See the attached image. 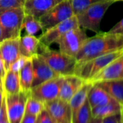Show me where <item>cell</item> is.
<instances>
[{
	"label": "cell",
	"mask_w": 123,
	"mask_h": 123,
	"mask_svg": "<svg viewBox=\"0 0 123 123\" xmlns=\"http://www.w3.org/2000/svg\"><path fill=\"white\" fill-rule=\"evenodd\" d=\"M25 14L24 7L0 10V22L3 29L4 41L20 37Z\"/></svg>",
	"instance_id": "5b68a950"
},
{
	"label": "cell",
	"mask_w": 123,
	"mask_h": 123,
	"mask_svg": "<svg viewBox=\"0 0 123 123\" xmlns=\"http://www.w3.org/2000/svg\"><path fill=\"white\" fill-rule=\"evenodd\" d=\"M123 107L116 100H113L110 103L94 107L92 109V116L93 118L101 119L119 114L122 112Z\"/></svg>",
	"instance_id": "44dd1931"
},
{
	"label": "cell",
	"mask_w": 123,
	"mask_h": 123,
	"mask_svg": "<svg viewBox=\"0 0 123 123\" xmlns=\"http://www.w3.org/2000/svg\"><path fill=\"white\" fill-rule=\"evenodd\" d=\"M69 0H63L39 18L43 32L74 16Z\"/></svg>",
	"instance_id": "8992f818"
},
{
	"label": "cell",
	"mask_w": 123,
	"mask_h": 123,
	"mask_svg": "<svg viewBox=\"0 0 123 123\" xmlns=\"http://www.w3.org/2000/svg\"><path fill=\"white\" fill-rule=\"evenodd\" d=\"M103 0H69L74 15L83 12L91 5Z\"/></svg>",
	"instance_id": "4316f807"
},
{
	"label": "cell",
	"mask_w": 123,
	"mask_h": 123,
	"mask_svg": "<svg viewBox=\"0 0 123 123\" xmlns=\"http://www.w3.org/2000/svg\"><path fill=\"white\" fill-rule=\"evenodd\" d=\"M32 63L33 79L31 88L36 87L49 80L60 76L43 59L40 54H36L31 57Z\"/></svg>",
	"instance_id": "8fae6325"
},
{
	"label": "cell",
	"mask_w": 123,
	"mask_h": 123,
	"mask_svg": "<svg viewBox=\"0 0 123 123\" xmlns=\"http://www.w3.org/2000/svg\"><path fill=\"white\" fill-rule=\"evenodd\" d=\"M0 123H9V120H8V117H6L5 118H4V119L0 122Z\"/></svg>",
	"instance_id": "74e56055"
},
{
	"label": "cell",
	"mask_w": 123,
	"mask_h": 123,
	"mask_svg": "<svg viewBox=\"0 0 123 123\" xmlns=\"http://www.w3.org/2000/svg\"><path fill=\"white\" fill-rule=\"evenodd\" d=\"M102 123H123V112L102 120Z\"/></svg>",
	"instance_id": "f546056e"
},
{
	"label": "cell",
	"mask_w": 123,
	"mask_h": 123,
	"mask_svg": "<svg viewBox=\"0 0 123 123\" xmlns=\"http://www.w3.org/2000/svg\"><path fill=\"white\" fill-rule=\"evenodd\" d=\"M123 78V54L112 62L98 74H97L90 81L92 83Z\"/></svg>",
	"instance_id": "5bb4252c"
},
{
	"label": "cell",
	"mask_w": 123,
	"mask_h": 123,
	"mask_svg": "<svg viewBox=\"0 0 123 123\" xmlns=\"http://www.w3.org/2000/svg\"><path fill=\"white\" fill-rule=\"evenodd\" d=\"M37 121L38 123H55L49 112L44 109L37 116Z\"/></svg>",
	"instance_id": "f1b7e54d"
},
{
	"label": "cell",
	"mask_w": 123,
	"mask_h": 123,
	"mask_svg": "<svg viewBox=\"0 0 123 123\" xmlns=\"http://www.w3.org/2000/svg\"><path fill=\"white\" fill-rule=\"evenodd\" d=\"M29 59V58H27V57H21L17 62H15L12 65V67H10L9 70H12L13 71H15V72H19V70L22 68V67L24 65V64L25 63V62L27 61V59Z\"/></svg>",
	"instance_id": "4dcf8cb0"
},
{
	"label": "cell",
	"mask_w": 123,
	"mask_h": 123,
	"mask_svg": "<svg viewBox=\"0 0 123 123\" xmlns=\"http://www.w3.org/2000/svg\"><path fill=\"white\" fill-rule=\"evenodd\" d=\"M64 76H58L49 80L30 91V96L43 103H46L58 98L60 89L63 82Z\"/></svg>",
	"instance_id": "9c48e42d"
},
{
	"label": "cell",
	"mask_w": 123,
	"mask_h": 123,
	"mask_svg": "<svg viewBox=\"0 0 123 123\" xmlns=\"http://www.w3.org/2000/svg\"><path fill=\"white\" fill-rule=\"evenodd\" d=\"M37 116L36 115L25 113L20 123H35V122L37 121Z\"/></svg>",
	"instance_id": "d6a6232c"
},
{
	"label": "cell",
	"mask_w": 123,
	"mask_h": 123,
	"mask_svg": "<svg viewBox=\"0 0 123 123\" xmlns=\"http://www.w3.org/2000/svg\"><path fill=\"white\" fill-rule=\"evenodd\" d=\"M35 123H37V121H36V122H35Z\"/></svg>",
	"instance_id": "60d3db41"
},
{
	"label": "cell",
	"mask_w": 123,
	"mask_h": 123,
	"mask_svg": "<svg viewBox=\"0 0 123 123\" xmlns=\"http://www.w3.org/2000/svg\"><path fill=\"white\" fill-rule=\"evenodd\" d=\"M78 27H79V25L77 18L76 15H74L65 21L43 32V34L39 38V41L41 44L45 46H50L51 44L56 43L67 31Z\"/></svg>",
	"instance_id": "30bf717a"
},
{
	"label": "cell",
	"mask_w": 123,
	"mask_h": 123,
	"mask_svg": "<svg viewBox=\"0 0 123 123\" xmlns=\"http://www.w3.org/2000/svg\"><path fill=\"white\" fill-rule=\"evenodd\" d=\"M120 49H123V36L99 32L85 41L75 58L78 64Z\"/></svg>",
	"instance_id": "6da1fadb"
},
{
	"label": "cell",
	"mask_w": 123,
	"mask_h": 123,
	"mask_svg": "<svg viewBox=\"0 0 123 123\" xmlns=\"http://www.w3.org/2000/svg\"><path fill=\"white\" fill-rule=\"evenodd\" d=\"M92 86V83L85 81L82 86L76 92V94L72 96V98L69 101L68 103L72 112V121L74 117L76 116V113L79 110V109L87 99V96Z\"/></svg>",
	"instance_id": "d6986e66"
},
{
	"label": "cell",
	"mask_w": 123,
	"mask_h": 123,
	"mask_svg": "<svg viewBox=\"0 0 123 123\" xmlns=\"http://www.w3.org/2000/svg\"><path fill=\"white\" fill-rule=\"evenodd\" d=\"M44 105L55 123H72V112L68 102L57 98Z\"/></svg>",
	"instance_id": "7c38bea8"
},
{
	"label": "cell",
	"mask_w": 123,
	"mask_h": 123,
	"mask_svg": "<svg viewBox=\"0 0 123 123\" xmlns=\"http://www.w3.org/2000/svg\"><path fill=\"white\" fill-rule=\"evenodd\" d=\"M92 117V108L86 99L73 119L72 123H89Z\"/></svg>",
	"instance_id": "d4e9b609"
},
{
	"label": "cell",
	"mask_w": 123,
	"mask_h": 123,
	"mask_svg": "<svg viewBox=\"0 0 123 123\" xmlns=\"http://www.w3.org/2000/svg\"><path fill=\"white\" fill-rule=\"evenodd\" d=\"M40 42L39 38L35 36L26 35L20 37L19 39V51L22 57L31 58L32 56L38 53Z\"/></svg>",
	"instance_id": "ffe728a7"
},
{
	"label": "cell",
	"mask_w": 123,
	"mask_h": 123,
	"mask_svg": "<svg viewBox=\"0 0 123 123\" xmlns=\"http://www.w3.org/2000/svg\"><path fill=\"white\" fill-rule=\"evenodd\" d=\"M3 87L6 94H14L19 92L21 90L19 72L7 70L3 79Z\"/></svg>",
	"instance_id": "603a6c76"
},
{
	"label": "cell",
	"mask_w": 123,
	"mask_h": 123,
	"mask_svg": "<svg viewBox=\"0 0 123 123\" xmlns=\"http://www.w3.org/2000/svg\"><path fill=\"white\" fill-rule=\"evenodd\" d=\"M25 0H0V10L23 7Z\"/></svg>",
	"instance_id": "83f0119b"
},
{
	"label": "cell",
	"mask_w": 123,
	"mask_h": 123,
	"mask_svg": "<svg viewBox=\"0 0 123 123\" xmlns=\"http://www.w3.org/2000/svg\"><path fill=\"white\" fill-rule=\"evenodd\" d=\"M29 96L30 92L22 91L14 94H5L7 117L9 123H20L25 112V105Z\"/></svg>",
	"instance_id": "ba28073f"
},
{
	"label": "cell",
	"mask_w": 123,
	"mask_h": 123,
	"mask_svg": "<svg viewBox=\"0 0 123 123\" xmlns=\"http://www.w3.org/2000/svg\"><path fill=\"white\" fill-rule=\"evenodd\" d=\"M87 38L83 28L78 27L67 31L56 43L59 46L60 51L75 57Z\"/></svg>",
	"instance_id": "52a82bcc"
},
{
	"label": "cell",
	"mask_w": 123,
	"mask_h": 123,
	"mask_svg": "<svg viewBox=\"0 0 123 123\" xmlns=\"http://www.w3.org/2000/svg\"><path fill=\"white\" fill-rule=\"evenodd\" d=\"M106 91L123 107V78L94 83Z\"/></svg>",
	"instance_id": "ac0fdd59"
},
{
	"label": "cell",
	"mask_w": 123,
	"mask_h": 123,
	"mask_svg": "<svg viewBox=\"0 0 123 123\" xmlns=\"http://www.w3.org/2000/svg\"><path fill=\"white\" fill-rule=\"evenodd\" d=\"M6 70L5 69L2 57H1V54H0V77L2 78V80L4 79V76L6 75Z\"/></svg>",
	"instance_id": "836d02e7"
},
{
	"label": "cell",
	"mask_w": 123,
	"mask_h": 123,
	"mask_svg": "<svg viewBox=\"0 0 123 123\" xmlns=\"http://www.w3.org/2000/svg\"><path fill=\"white\" fill-rule=\"evenodd\" d=\"M89 123H102V120L101 119H97V118H93L92 117V119L90 120Z\"/></svg>",
	"instance_id": "e575fe53"
},
{
	"label": "cell",
	"mask_w": 123,
	"mask_h": 123,
	"mask_svg": "<svg viewBox=\"0 0 123 123\" xmlns=\"http://www.w3.org/2000/svg\"><path fill=\"white\" fill-rule=\"evenodd\" d=\"M87 99L92 109L107 104L115 100L106 91L95 83H92V86L87 96Z\"/></svg>",
	"instance_id": "e0dca14e"
},
{
	"label": "cell",
	"mask_w": 123,
	"mask_h": 123,
	"mask_svg": "<svg viewBox=\"0 0 123 123\" xmlns=\"http://www.w3.org/2000/svg\"><path fill=\"white\" fill-rule=\"evenodd\" d=\"M44 109H45L44 103H43L42 101H40L36 99H34L30 96L26 102L25 113L38 116L39 114Z\"/></svg>",
	"instance_id": "484cf974"
},
{
	"label": "cell",
	"mask_w": 123,
	"mask_h": 123,
	"mask_svg": "<svg viewBox=\"0 0 123 123\" xmlns=\"http://www.w3.org/2000/svg\"><path fill=\"white\" fill-rule=\"evenodd\" d=\"M63 0H25L24 11L25 14H30L36 19L43 16Z\"/></svg>",
	"instance_id": "9a60e30c"
},
{
	"label": "cell",
	"mask_w": 123,
	"mask_h": 123,
	"mask_svg": "<svg viewBox=\"0 0 123 123\" xmlns=\"http://www.w3.org/2000/svg\"></svg>",
	"instance_id": "b9f144b4"
},
{
	"label": "cell",
	"mask_w": 123,
	"mask_h": 123,
	"mask_svg": "<svg viewBox=\"0 0 123 123\" xmlns=\"http://www.w3.org/2000/svg\"><path fill=\"white\" fill-rule=\"evenodd\" d=\"M20 90L25 92H30L33 79L32 63L31 58L27 59L24 65L19 71Z\"/></svg>",
	"instance_id": "7402d4cb"
},
{
	"label": "cell",
	"mask_w": 123,
	"mask_h": 123,
	"mask_svg": "<svg viewBox=\"0 0 123 123\" xmlns=\"http://www.w3.org/2000/svg\"><path fill=\"white\" fill-rule=\"evenodd\" d=\"M108 33L110 34L123 36V19L119 22H117L112 28H111V30L108 31Z\"/></svg>",
	"instance_id": "1f68e13d"
},
{
	"label": "cell",
	"mask_w": 123,
	"mask_h": 123,
	"mask_svg": "<svg viewBox=\"0 0 123 123\" xmlns=\"http://www.w3.org/2000/svg\"><path fill=\"white\" fill-rule=\"evenodd\" d=\"M115 2L113 0H103L95 3L76 15L80 28L99 33L100 22L108 8Z\"/></svg>",
	"instance_id": "277c9868"
},
{
	"label": "cell",
	"mask_w": 123,
	"mask_h": 123,
	"mask_svg": "<svg viewBox=\"0 0 123 123\" xmlns=\"http://www.w3.org/2000/svg\"><path fill=\"white\" fill-rule=\"evenodd\" d=\"M0 89L4 91V87H3V80L2 78L0 77Z\"/></svg>",
	"instance_id": "f35d334b"
},
{
	"label": "cell",
	"mask_w": 123,
	"mask_h": 123,
	"mask_svg": "<svg viewBox=\"0 0 123 123\" xmlns=\"http://www.w3.org/2000/svg\"><path fill=\"white\" fill-rule=\"evenodd\" d=\"M22 29H25L27 35L30 36H35L40 30H43L39 20L30 14H25L22 25Z\"/></svg>",
	"instance_id": "cb8c5ba5"
},
{
	"label": "cell",
	"mask_w": 123,
	"mask_h": 123,
	"mask_svg": "<svg viewBox=\"0 0 123 123\" xmlns=\"http://www.w3.org/2000/svg\"><path fill=\"white\" fill-rule=\"evenodd\" d=\"M4 41V37H3V29L0 22V43H1Z\"/></svg>",
	"instance_id": "d590c367"
},
{
	"label": "cell",
	"mask_w": 123,
	"mask_h": 123,
	"mask_svg": "<svg viewBox=\"0 0 123 123\" xmlns=\"http://www.w3.org/2000/svg\"><path fill=\"white\" fill-rule=\"evenodd\" d=\"M113 1H123V0H113Z\"/></svg>",
	"instance_id": "ab89813d"
},
{
	"label": "cell",
	"mask_w": 123,
	"mask_h": 123,
	"mask_svg": "<svg viewBox=\"0 0 123 123\" xmlns=\"http://www.w3.org/2000/svg\"><path fill=\"white\" fill-rule=\"evenodd\" d=\"M123 54V49L112 51L88 61L76 64L74 75L84 81H90L97 74L106 67L115 59Z\"/></svg>",
	"instance_id": "3957f363"
},
{
	"label": "cell",
	"mask_w": 123,
	"mask_h": 123,
	"mask_svg": "<svg viewBox=\"0 0 123 123\" xmlns=\"http://www.w3.org/2000/svg\"><path fill=\"white\" fill-rule=\"evenodd\" d=\"M41 55L46 63L59 75L67 76L74 75L76 66V58L60 51L50 49L49 46L40 44Z\"/></svg>",
	"instance_id": "7a4b0ae2"
},
{
	"label": "cell",
	"mask_w": 123,
	"mask_h": 123,
	"mask_svg": "<svg viewBox=\"0 0 123 123\" xmlns=\"http://www.w3.org/2000/svg\"><path fill=\"white\" fill-rule=\"evenodd\" d=\"M84 80L76 75L64 76L63 82L61 85L58 98L69 102L72 96L84 83Z\"/></svg>",
	"instance_id": "2e32d148"
},
{
	"label": "cell",
	"mask_w": 123,
	"mask_h": 123,
	"mask_svg": "<svg viewBox=\"0 0 123 123\" xmlns=\"http://www.w3.org/2000/svg\"><path fill=\"white\" fill-rule=\"evenodd\" d=\"M4 95V91H2V90H1V89H0V103L2 101V99H3Z\"/></svg>",
	"instance_id": "8d00e7d4"
},
{
	"label": "cell",
	"mask_w": 123,
	"mask_h": 123,
	"mask_svg": "<svg viewBox=\"0 0 123 123\" xmlns=\"http://www.w3.org/2000/svg\"><path fill=\"white\" fill-rule=\"evenodd\" d=\"M19 39L20 37L9 38L0 43V54L6 71L22 57L19 51Z\"/></svg>",
	"instance_id": "4fadbf2b"
}]
</instances>
